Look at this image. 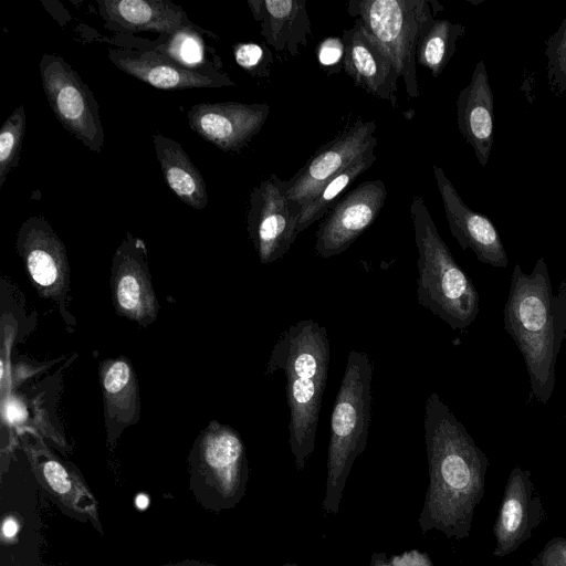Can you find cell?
<instances>
[{
  "label": "cell",
  "mask_w": 566,
  "mask_h": 566,
  "mask_svg": "<svg viewBox=\"0 0 566 566\" xmlns=\"http://www.w3.org/2000/svg\"><path fill=\"white\" fill-rule=\"evenodd\" d=\"M254 20L260 23L261 35L277 53L298 55L312 36L306 0H249Z\"/></svg>",
  "instance_id": "22"
},
{
  "label": "cell",
  "mask_w": 566,
  "mask_h": 566,
  "mask_svg": "<svg viewBox=\"0 0 566 566\" xmlns=\"http://www.w3.org/2000/svg\"><path fill=\"white\" fill-rule=\"evenodd\" d=\"M40 74L48 102L60 124L88 149L99 153L105 136L98 103L90 87L59 55L44 54Z\"/></svg>",
  "instance_id": "8"
},
{
  "label": "cell",
  "mask_w": 566,
  "mask_h": 566,
  "mask_svg": "<svg viewBox=\"0 0 566 566\" xmlns=\"http://www.w3.org/2000/svg\"><path fill=\"white\" fill-rule=\"evenodd\" d=\"M545 55L547 83L551 92L558 97L566 92V17L546 40Z\"/></svg>",
  "instance_id": "28"
},
{
  "label": "cell",
  "mask_w": 566,
  "mask_h": 566,
  "mask_svg": "<svg viewBox=\"0 0 566 566\" xmlns=\"http://www.w3.org/2000/svg\"><path fill=\"white\" fill-rule=\"evenodd\" d=\"M349 14L390 54L409 97H419L416 49L423 24L434 17L431 0H360Z\"/></svg>",
  "instance_id": "7"
},
{
  "label": "cell",
  "mask_w": 566,
  "mask_h": 566,
  "mask_svg": "<svg viewBox=\"0 0 566 566\" xmlns=\"http://www.w3.org/2000/svg\"><path fill=\"white\" fill-rule=\"evenodd\" d=\"M503 323L520 350L528 374L530 399L545 405L556 385V364L566 340V279L556 293L544 258L531 273L514 265Z\"/></svg>",
  "instance_id": "2"
},
{
  "label": "cell",
  "mask_w": 566,
  "mask_h": 566,
  "mask_svg": "<svg viewBox=\"0 0 566 566\" xmlns=\"http://www.w3.org/2000/svg\"><path fill=\"white\" fill-rule=\"evenodd\" d=\"M7 415V419L12 423L17 422L24 417V411L18 401L10 400L7 403V410L3 411Z\"/></svg>",
  "instance_id": "35"
},
{
  "label": "cell",
  "mask_w": 566,
  "mask_h": 566,
  "mask_svg": "<svg viewBox=\"0 0 566 566\" xmlns=\"http://www.w3.org/2000/svg\"><path fill=\"white\" fill-rule=\"evenodd\" d=\"M233 55L238 65L254 76L268 77L272 64V53L262 44L243 42L233 45Z\"/></svg>",
  "instance_id": "30"
},
{
  "label": "cell",
  "mask_w": 566,
  "mask_h": 566,
  "mask_svg": "<svg viewBox=\"0 0 566 566\" xmlns=\"http://www.w3.org/2000/svg\"><path fill=\"white\" fill-rule=\"evenodd\" d=\"M410 214L418 250V302L453 331L464 332L480 311L478 289L452 256L420 196L412 197Z\"/></svg>",
  "instance_id": "4"
},
{
  "label": "cell",
  "mask_w": 566,
  "mask_h": 566,
  "mask_svg": "<svg viewBox=\"0 0 566 566\" xmlns=\"http://www.w3.org/2000/svg\"><path fill=\"white\" fill-rule=\"evenodd\" d=\"M282 566H298V565L295 564V563H286V564L282 565Z\"/></svg>",
  "instance_id": "39"
},
{
  "label": "cell",
  "mask_w": 566,
  "mask_h": 566,
  "mask_svg": "<svg viewBox=\"0 0 566 566\" xmlns=\"http://www.w3.org/2000/svg\"><path fill=\"white\" fill-rule=\"evenodd\" d=\"M386 198V186L378 179L364 181L346 191L317 228L316 253L328 259L346 251L373 224Z\"/></svg>",
  "instance_id": "12"
},
{
  "label": "cell",
  "mask_w": 566,
  "mask_h": 566,
  "mask_svg": "<svg viewBox=\"0 0 566 566\" xmlns=\"http://www.w3.org/2000/svg\"><path fill=\"white\" fill-rule=\"evenodd\" d=\"M107 442L114 448L120 432L139 419L140 400L135 370L126 357L107 359L99 365Z\"/></svg>",
  "instance_id": "21"
},
{
  "label": "cell",
  "mask_w": 566,
  "mask_h": 566,
  "mask_svg": "<svg viewBox=\"0 0 566 566\" xmlns=\"http://www.w3.org/2000/svg\"><path fill=\"white\" fill-rule=\"evenodd\" d=\"M376 159L375 149L370 150L329 179L314 196V198L303 207L297 224V233L300 234L312 223L324 218L343 197L345 190L353 184V181L363 172L368 170Z\"/></svg>",
  "instance_id": "26"
},
{
  "label": "cell",
  "mask_w": 566,
  "mask_h": 566,
  "mask_svg": "<svg viewBox=\"0 0 566 566\" xmlns=\"http://www.w3.org/2000/svg\"><path fill=\"white\" fill-rule=\"evenodd\" d=\"M287 180L271 174L249 198L247 228L263 264L281 260L296 240L302 206L287 196Z\"/></svg>",
  "instance_id": "9"
},
{
  "label": "cell",
  "mask_w": 566,
  "mask_h": 566,
  "mask_svg": "<svg viewBox=\"0 0 566 566\" xmlns=\"http://www.w3.org/2000/svg\"><path fill=\"white\" fill-rule=\"evenodd\" d=\"M25 126V109L23 105H20L0 128V188L9 172L19 164Z\"/></svg>",
  "instance_id": "27"
},
{
  "label": "cell",
  "mask_w": 566,
  "mask_h": 566,
  "mask_svg": "<svg viewBox=\"0 0 566 566\" xmlns=\"http://www.w3.org/2000/svg\"><path fill=\"white\" fill-rule=\"evenodd\" d=\"M369 566H389V560L384 553H375L370 559Z\"/></svg>",
  "instance_id": "37"
},
{
  "label": "cell",
  "mask_w": 566,
  "mask_h": 566,
  "mask_svg": "<svg viewBox=\"0 0 566 566\" xmlns=\"http://www.w3.org/2000/svg\"><path fill=\"white\" fill-rule=\"evenodd\" d=\"M112 301L116 313L139 325L154 323L159 302L154 292L143 240L127 233L112 262Z\"/></svg>",
  "instance_id": "13"
},
{
  "label": "cell",
  "mask_w": 566,
  "mask_h": 566,
  "mask_svg": "<svg viewBox=\"0 0 566 566\" xmlns=\"http://www.w3.org/2000/svg\"><path fill=\"white\" fill-rule=\"evenodd\" d=\"M28 455L38 483L53 504L63 514L90 523L102 534L97 499L77 468L41 444L29 446Z\"/></svg>",
  "instance_id": "14"
},
{
  "label": "cell",
  "mask_w": 566,
  "mask_h": 566,
  "mask_svg": "<svg viewBox=\"0 0 566 566\" xmlns=\"http://www.w3.org/2000/svg\"><path fill=\"white\" fill-rule=\"evenodd\" d=\"M165 52L182 66L195 70L205 57V43L192 27H186L168 41Z\"/></svg>",
  "instance_id": "29"
},
{
  "label": "cell",
  "mask_w": 566,
  "mask_h": 566,
  "mask_svg": "<svg viewBox=\"0 0 566 566\" xmlns=\"http://www.w3.org/2000/svg\"><path fill=\"white\" fill-rule=\"evenodd\" d=\"M373 373L368 354L356 349L349 352L331 415L327 481L323 500L327 514L338 513L353 463L367 446Z\"/></svg>",
  "instance_id": "5"
},
{
  "label": "cell",
  "mask_w": 566,
  "mask_h": 566,
  "mask_svg": "<svg viewBox=\"0 0 566 566\" xmlns=\"http://www.w3.org/2000/svg\"><path fill=\"white\" fill-rule=\"evenodd\" d=\"M151 138L167 186L184 203L203 209L208 203L206 182L187 153L179 143L159 133Z\"/></svg>",
  "instance_id": "24"
},
{
  "label": "cell",
  "mask_w": 566,
  "mask_h": 566,
  "mask_svg": "<svg viewBox=\"0 0 566 566\" xmlns=\"http://www.w3.org/2000/svg\"><path fill=\"white\" fill-rule=\"evenodd\" d=\"M433 174L450 232L461 249L472 250L483 264L506 268L507 254L493 222L463 202L441 167L433 165Z\"/></svg>",
  "instance_id": "17"
},
{
  "label": "cell",
  "mask_w": 566,
  "mask_h": 566,
  "mask_svg": "<svg viewBox=\"0 0 566 566\" xmlns=\"http://www.w3.org/2000/svg\"><path fill=\"white\" fill-rule=\"evenodd\" d=\"M376 123L358 117L332 140L322 145L306 164L287 180L290 199L306 206L323 186L357 158L374 150L378 139Z\"/></svg>",
  "instance_id": "10"
},
{
  "label": "cell",
  "mask_w": 566,
  "mask_h": 566,
  "mask_svg": "<svg viewBox=\"0 0 566 566\" xmlns=\"http://www.w3.org/2000/svg\"><path fill=\"white\" fill-rule=\"evenodd\" d=\"M188 465L189 488L203 509L220 513L244 496L248 460L244 443L233 428L210 422L193 443Z\"/></svg>",
  "instance_id": "6"
},
{
  "label": "cell",
  "mask_w": 566,
  "mask_h": 566,
  "mask_svg": "<svg viewBox=\"0 0 566 566\" xmlns=\"http://www.w3.org/2000/svg\"><path fill=\"white\" fill-rule=\"evenodd\" d=\"M108 57L119 70L159 90L232 86L223 73L203 74L182 66L170 56L156 52L109 50Z\"/></svg>",
  "instance_id": "19"
},
{
  "label": "cell",
  "mask_w": 566,
  "mask_h": 566,
  "mask_svg": "<svg viewBox=\"0 0 566 566\" xmlns=\"http://www.w3.org/2000/svg\"><path fill=\"white\" fill-rule=\"evenodd\" d=\"M270 106L237 102L196 104L187 112L189 126L223 151H238L263 127Z\"/></svg>",
  "instance_id": "16"
},
{
  "label": "cell",
  "mask_w": 566,
  "mask_h": 566,
  "mask_svg": "<svg viewBox=\"0 0 566 566\" xmlns=\"http://www.w3.org/2000/svg\"><path fill=\"white\" fill-rule=\"evenodd\" d=\"M343 71L365 92L397 106V83L400 77L389 52L355 20L343 32Z\"/></svg>",
  "instance_id": "18"
},
{
  "label": "cell",
  "mask_w": 566,
  "mask_h": 566,
  "mask_svg": "<svg viewBox=\"0 0 566 566\" xmlns=\"http://www.w3.org/2000/svg\"><path fill=\"white\" fill-rule=\"evenodd\" d=\"M317 60L325 72L331 75L343 69L344 43L342 36H328L319 42Z\"/></svg>",
  "instance_id": "31"
},
{
  "label": "cell",
  "mask_w": 566,
  "mask_h": 566,
  "mask_svg": "<svg viewBox=\"0 0 566 566\" xmlns=\"http://www.w3.org/2000/svg\"><path fill=\"white\" fill-rule=\"evenodd\" d=\"M458 128L482 167L494 140V96L483 61L475 64L470 83L457 98Z\"/></svg>",
  "instance_id": "20"
},
{
  "label": "cell",
  "mask_w": 566,
  "mask_h": 566,
  "mask_svg": "<svg viewBox=\"0 0 566 566\" xmlns=\"http://www.w3.org/2000/svg\"><path fill=\"white\" fill-rule=\"evenodd\" d=\"M465 33L460 23L432 17L422 27L416 49V62L438 77L453 56L457 43Z\"/></svg>",
  "instance_id": "25"
},
{
  "label": "cell",
  "mask_w": 566,
  "mask_h": 566,
  "mask_svg": "<svg viewBox=\"0 0 566 566\" xmlns=\"http://www.w3.org/2000/svg\"><path fill=\"white\" fill-rule=\"evenodd\" d=\"M389 566H433L429 556L417 549L405 552L401 555L392 556Z\"/></svg>",
  "instance_id": "33"
},
{
  "label": "cell",
  "mask_w": 566,
  "mask_h": 566,
  "mask_svg": "<svg viewBox=\"0 0 566 566\" xmlns=\"http://www.w3.org/2000/svg\"><path fill=\"white\" fill-rule=\"evenodd\" d=\"M423 424L429 486L420 530L468 538L485 492L489 459L437 392L427 399Z\"/></svg>",
  "instance_id": "1"
},
{
  "label": "cell",
  "mask_w": 566,
  "mask_h": 566,
  "mask_svg": "<svg viewBox=\"0 0 566 566\" xmlns=\"http://www.w3.org/2000/svg\"><path fill=\"white\" fill-rule=\"evenodd\" d=\"M19 524L17 520L8 515L2 521L1 533L3 538H13L18 534Z\"/></svg>",
  "instance_id": "34"
},
{
  "label": "cell",
  "mask_w": 566,
  "mask_h": 566,
  "mask_svg": "<svg viewBox=\"0 0 566 566\" xmlns=\"http://www.w3.org/2000/svg\"><path fill=\"white\" fill-rule=\"evenodd\" d=\"M108 23L129 31H157L175 35L189 21L180 7L165 0H98Z\"/></svg>",
  "instance_id": "23"
},
{
  "label": "cell",
  "mask_w": 566,
  "mask_h": 566,
  "mask_svg": "<svg viewBox=\"0 0 566 566\" xmlns=\"http://www.w3.org/2000/svg\"><path fill=\"white\" fill-rule=\"evenodd\" d=\"M528 566H542V564L539 563V560L537 559V557H534L531 559L530 562V565Z\"/></svg>",
  "instance_id": "38"
},
{
  "label": "cell",
  "mask_w": 566,
  "mask_h": 566,
  "mask_svg": "<svg viewBox=\"0 0 566 566\" xmlns=\"http://www.w3.org/2000/svg\"><path fill=\"white\" fill-rule=\"evenodd\" d=\"M17 251L39 295L51 298L63 311L70 265L65 247L50 222L40 216L23 221L17 234Z\"/></svg>",
  "instance_id": "11"
},
{
  "label": "cell",
  "mask_w": 566,
  "mask_h": 566,
  "mask_svg": "<svg viewBox=\"0 0 566 566\" xmlns=\"http://www.w3.org/2000/svg\"><path fill=\"white\" fill-rule=\"evenodd\" d=\"M545 510L530 470L512 468L493 525V556L503 558L516 552L543 523Z\"/></svg>",
  "instance_id": "15"
},
{
  "label": "cell",
  "mask_w": 566,
  "mask_h": 566,
  "mask_svg": "<svg viewBox=\"0 0 566 566\" xmlns=\"http://www.w3.org/2000/svg\"><path fill=\"white\" fill-rule=\"evenodd\" d=\"M159 566H218L211 563L199 562L195 559H185L180 562L167 563Z\"/></svg>",
  "instance_id": "36"
},
{
  "label": "cell",
  "mask_w": 566,
  "mask_h": 566,
  "mask_svg": "<svg viewBox=\"0 0 566 566\" xmlns=\"http://www.w3.org/2000/svg\"><path fill=\"white\" fill-rule=\"evenodd\" d=\"M536 557L542 566H566V538H551Z\"/></svg>",
  "instance_id": "32"
},
{
  "label": "cell",
  "mask_w": 566,
  "mask_h": 566,
  "mask_svg": "<svg viewBox=\"0 0 566 566\" xmlns=\"http://www.w3.org/2000/svg\"><path fill=\"white\" fill-rule=\"evenodd\" d=\"M331 361L327 331L313 319L291 325L276 340L265 375L284 371L290 409L289 444L302 471L314 451L317 423Z\"/></svg>",
  "instance_id": "3"
}]
</instances>
